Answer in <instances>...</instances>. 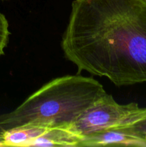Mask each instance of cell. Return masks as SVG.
I'll return each mask as SVG.
<instances>
[{"instance_id": "obj_7", "label": "cell", "mask_w": 146, "mask_h": 147, "mask_svg": "<svg viewBox=\"0 0 146 147\" xmlns=\"http://www.w3.org/2000/svg\"><path fill=\"white\" fill-rule=\"evenodd\" d=\"M121 127L127 133L146 142V107L143 108L142 116L137 121L130 125Z\"/></svg>"}, {"instance_id": "obj_3", "label": "cell", "mask_w": 146, "mask_h": 147, "mask_svg": "<svg viewBox=\"0 0 146 147\" xmlns=\"http://www.w3.org/2000/svg\"><path fill=\"white\" fill-rule=\"evenodd\" d=\"M140 116V107L137 103L119 104L111 95L106 93L67 129L81 139L94 132L131 124Z\"/></svg>"}, {"instance_id": "obj_8", "label": "cell", "mask_w": 146, "mask_h": 147, "mask_svg": "<svg viewBox=\"0 0 146 147\" xmlns=\"http://www.w3.org/2000/svg\"><path fill=\"white\" fill-rule=\"evenodd\" d=\"M9 23L7 18L0 12V56L4 53V48L7 47L9 41Z\"/></svg>"}, {"instance_id": "obj_1", "label": "cell", "mask_w": 146, "mask_h": 147, "mask_svg": "<svg viewBox=\"0 0 146 147\" xmlns=\"http://www.w3.org/2000/svg\"><path fill=\"white\" fill-rule=\"evenodd\" d=\"M61 45L77 74L116 86L146 83V1L74 0Z\"/></svg>"}, {"instance_id": "obj_2", "label": "cell", "mask_w": 146, "mask_h": 147, "mask_svg": "<svg viewBox=\"0 0 146 147\" xmlns=\"http://www.w3.org/2000/svg\"><path fill=\"white\" fill-rule=\"evenodd\" d=\"M106 93L102 85L92 78L77 74L54 79L15 110L0 115V146L3 134L14 128H68Z\"/></svg>"}, {"instance_id": "obj_4", "label": "cell", "mask_w": 146, "mask_h": 147, "mask_svg": "<svg viewBox=\"0 0 146 147\" xmlns=\"http://www.w3.org/2000/svg\"><path fill=\"white\" fill-rule=\"evenodd\" d=\"M146 146V142L127 133L121 127L94 132L80 139V146Z\"/></svg>"}, {"instance_id": "obj_5", "label": "cell", "mask_w": 146, "mask_h": 147, "mask_svg": "<svg viewBox=\"0 0 146 147\" xmlns=\"http://www.w3.org/2000/svg\"><path fill=\"white\" fill-rule=\"evenodd\" d=\"M80 138L67 128L50 129L28 146H80Z\"/></svg>"}, {"instance_id": "obj_6", "label": "cell", "mask_w": 146, "mask_h": 147, "mask_svg": "<svg viewBox=\"0 0 146 147\" xmlns=\"http://www.w3.org/2000/svg\"><path fill=\"white\" fill-rule=\"evenodd\" d=\"M48 129L35 126L14 128L4 132L1 136V146H28L36 138L42 136Z\"/></svg>"}, {"instance_id": "obj_10", "label": "cell", "mask_w": 146, "mask_h": 147, "mask_svg": "<svg viewBox=\"0 0 146 147\" xmlns=\"http://www.w3.org/2000/svg\"><path fill=\"white\" fill-rule=\"evenodd\" d=\"M2 1H5V0H2Z\"/></svg>"}, {"instance_id": "obj_9", "label": "cell", "mask_w": 146, "mask_h": 147, "mask_svg": "<svg viewBox=\"0 0 146 147\" xmlns=\"http://www.w3.org/2000/svg\"><path fill=\"white\" fill-rule=\"evenodd\" d=\"M144 1H146V0H144Z\"/></svg>"}]
</instances>
